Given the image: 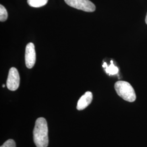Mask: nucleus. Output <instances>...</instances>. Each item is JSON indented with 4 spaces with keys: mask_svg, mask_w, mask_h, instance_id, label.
Listing matches in <instances>:
<instances>
[{
    "mask_svg": "<svg viewBox=\"0 0 147 147\" xmlns=\"http://www.w3.org/2000/svg\"><path fill=\"white\" fill-rule=\"evenodd\" d=\"M117 93L124 100L129 102H134L136 99L135 90L129 82L124 81H117L115 84Z\"/></svg>",
    "mask_w": 147,
    "mask_h": 147,
    "instance_id": "f03ea898",
    "label": "nucleus"
},
{
    "mask_svg": "<svg viewBox=\"0 0 147 147\" xmlns=\"http://www.w3.org/2000/svg\"><path fill=\"white\" fill-rule=\"evenodd\" d=\"M5 87V84H3V88H4V87Z\"/></svg>",
    "mask_w": 147,
    "mask_h": 147,
    "instance_id": "ddd939ff",
    "label": "nucleus"
},
{
    "mask_svg": "<svg viewBox=\"0 0 147 147\" xmlns=\"http://www.w3.org/2000/svg\"><path fill=\"white\" fill-rule=\"evenodd\" d=\"M93 100V94L90 92H87L79 99L77 105V109L83 110L89 106Z\"/></svg>",
    "mask_w": 147,
    "mask_h": 147,
    "instance_id": "423d86ee",
    "label": "nucleus"
},
{
    "mask_svg": "<svg viewBox=\"0 0 147 147\" xmlns=\"http://www.w3.org/2000/svg\"><path fill=\"white\" fill-rule=\"evenodd\" d=\"M48 0H27L28 5L32 7L39 8L47 4Z\"/></svg>",
    "mask_w": 147,
    "mask_h": 147,
    "instance_id": "0eeeda50",
    "label": "nucleus"
},
{
    "mask_svg": "<svg viewBox=\"0 0 147 147\" xmlns=\"http://www.w3.org/2000/svg\"><path fill=\"white\" fill-rule=\"evenodd\" d=\"M105 70L107 73L109 74L110 75H115L118 73V69L115 67L113 63V61H111V64L109 67H107Z\"/></svg>",
    "mask_w": 147,
    "mask_h": 147,
    "instance_id": "6e6552de",
    "label": "nucleus"
},
{
    "mask_svg": "<svg viewBox=\"0 0 147 147\" xmlns=\"http://www.w3.org/2000/svg\"><path fill=\"white\" fill-rule=\"evenodd\" d=\"M36 61V53L34 45L30 42L27 45L25 50V64L27 68L31 69L34 67Z\"/></svg>",
    "mask_w": 147,
    "mask_h": 147,
    "instance_id": "39448f33",
    "label": "nucleus"
},
{
    "mask_svg": "<svg viewBox=\"0 0 147 147\" xmlns=\"http://www.w3.org/2000/svg\"><path fill=\"white\" fill-rule=\"evenodd\" d=\"M68 5L77 9L86 12L95 11V5L89 0H64Z\"/></svg>",
    "mask_w": 147,
    "mask_h": 147,
    "instance_id": "7ed1b4c3",
    "label": "nucleus"
},
{
    "mask_svg": "<svg viewBox=\"0 0 147 147\" xmlns=\"http://www.w3.org/2000/svg\"><path fill=\"white\" fill-rule=\"evenodd\" d=\"M8 18V13L5 7L0 5V21L4 22L7 20Z\"/></svg>",
    "mask_w": 147,
    "mask_h": 147,
    "instance_id": "1a4fd4ad",
    "label": "nucleus"
},
{
    "mask_svg": "<svg viewBox=\"0 0 147 147\" xmlns=\"http://www.w3.org/2000/svg\"><path fill=\"white\" fill-rule=\"evenodd\" d=\"M146 23L147 24V13L146 15Z\"/></svg>",
    "mask_w": 147,
    "mask_h": 147,
    "instance_id": "f8f14e48",
    "label": "nucleus"
},
{
    "mask_svg": "<svg viewBox=\"0 0 147 147\" xmlns=\"http://www.w3.org/2000/svg\"><path fill=\"white\" fill-rule=\"evenodd\" d=\"M1 147H16V142L11 139H9L5 141Z\"/></svg>",
    "mask_w": 147,
    "mask_h": 147,
    "instance_id": "9d476101",
    "label": "nucleus"
},
{
    "mask_svg": "<svg viewBox=\"0 0 147 147\" xmlns=\"http://www.w3.org/2000/svg\"><path fill=\"white\" fill-rule=\"evenodd\" d=\"M20 75L17 69L12 67L10 69L7 80L8 89L14 91L19 88L20 84Z\"/></svg>",
    "mask_w": 147,
    "mask_h": 147,
    "instance_id": "20e7f679",
    "label": "nucleus"
},
{
    "mask_svg": "<svg viewBox=\"0 0 147 147\" xmlns=\"http://www.w3.org/2000/svg\"><path fill=\"white\" fill-rule=\"evenodd\" d=\"M33 141L37 147H47L49 144L47 121L42 117L38 118L33 130Z\"/></svg>",
    "mask_w": 147,
    "mask_h": 147,
    "instance_id": "f257e3e1",
    "label": "nucleus"
},
{
    "mask_svg": "<svg viewBox=\"0 0 147 147\" xmlns=\"http://www.w3.org/2000/svg\"><path fill=\"white\" fill-rule=\"evenodd\" d=\"M107 67V64L106 63H104V65H103V67L104 68H106Z\"/></svg>",
    "mask_w": 147,
    "mask_h": 147,
    "instance_id": "9b49d317",
    "label": "nucleus"
}]
</instances>
